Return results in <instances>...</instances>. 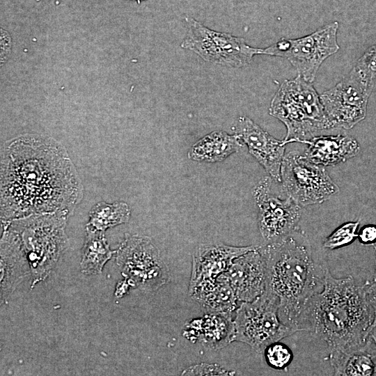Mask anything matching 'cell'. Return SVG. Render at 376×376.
I'll use <instances>...</instances> for the list:
<instances>
[{"label":"cell","mask_w":376,"mask_h":376,"mask_svg":"<svg viewBox=\"0 0 376 376\" xmlns=\"http://www.w3.org/2000/svg\"><path fill=\"white\" fill-rule=\"evenodd\" d=\"M0 188L1 223L33 214H70L84 191L65 148L52 137L36 134L3 144Z\"/></svg>","instance_id":"1"},{"label":"cell","mask_w":376,"mask_h":376,"mask_svg":"<svg viewBox=\"0 0 376 376\" xmlns=\"http://www.w3.org/2000/svg\"><path fill=\"white\" fill-rule=\"evenodd\" d=\"M374 318L364 286L352 276L336 279L328 269L322 290L306 302L296 329L325 341L329 352H340L366 343Z\"/></svg>","instance_id":"2"},{"label":"cell","mask_w":376,"mask_h":376,"mask_svg":"<svg viewBox=\"0 0 376 376\" xmlns=\"http://www.w3.org/2000/svg\"><path fill=\"white\" fill-rule=\"evenodd\" d=\"M258 249L266 263L265 290L278 297L281 320L297 332V319L308 299L322 290L329 267L314 258L300 229Z\"/></svg>","instance_id":"3"},{"label":"cell","mask_w":376,"mask_h":376,"mask_svg":"<svg viewBox=\"0 0 376 376\" xmlns=\"http://www.w3.org/2000/svg\"><path fill=\"white\" fill-rule=\"evenodd\" d=\"M269 114L286 127V143H302L316 132L331 128L320 95L299 75L281 83L271 101Z\"/></svg>","instance_id":"4"},{"label":"cell","mask_w":376,"mask_h":376,"mask_svg":"<svg viewBox=\"0 0 376 376\" xmlns=\"http://www.w3.org/2000/svg\"><path fill=\"white\" fill-rule=\"evenodd\" d=\"M279 304L278 297L267 290L251 301L242 302L233 320V341L244 343L263 353L269 345L295 333L281 320Z\"/></svg>","instance_id":"5"},{"label":"cell","mask_w":376,"mask_h":376,"mask_svg":"<svg viewBox=\"0 0 376 376\" xmlns=\"http://www.w3.org/2000/svg\"><path fill=\"white\" fill-rule=\"evenodd\" d=\"M338 26V22H333L299 38H283L261 49L260 54L287 59L298 75L312 84L324 60L340 49L337 41Z\"/></svg>","instance_id":"6"},{"label":"cell","mask_w":376,"mask_h":376,"mask_svg":"<svg viewBox=\"0 0 376 376\" xmlns=\"http://www.w3.org/2000/svg\"><path fill=\"white\" fill-rule=\"evenodd\" d=\"M281 182L286 196L301 207L321 203L339 191L322 166L295 151L283 158Z\"/></svg>","instance_id":"7"},{"label":"cell","mask_w":376,"mask_h":376,"mask_svg":"<svg viewBox=\"0 0 376 376\" xmlns=\"http://www.w3.org/2000/svg\"><path fill=\"white\" fill-rule=\"evenodd\" d=\"M188 31L181 47L203 60L230 68L248 65L261 49L246 44L242 38L212 30L193 18H188Z\"/></svg>","instance_id":"8"},{"label":"cell","mask_w":376,"mask_h":376,"mask_svg":"<svg viewBox=\"0 0 376 376\" xmlns=\"http://www.w3.org/2000/svg\"><path fill=\"white\" fill-rule=\"evenodd\" d=\"M117 263L134 285L156 290L169 280V269L148 237L126 235L117 251Z\"/></svg>","instance_id":"9"},{"label":"cell","mask_w":376,"mask_h":376,"mask_svg":"<svg viewBox=\"0 0 376 376\" xmlns=\"http://www.w3.org/2000/svg\"><path fill=\"white\" fill-rule=\"evenodd\" d=\"M272 178L265 177L255 186L253 195L258 207V224L266 243L278 241L299 230L301 206L287 196L281 198L272 190Z\"/></svg>","instance_id":"10"},{"label":"cell","mask_w":376,"mask_h":376,"mask_svg":"<svg viewBox=\"0 0 376 376\" xmlns=\"http://www.w3.org/2000/svg\"><path fill=\"white\" fill-rule=\"evenodd\" d=\"M373 86L363 81L352 70L333 88L320 95L331 128H352L366 115Z\"/></svg>","instance_id":"11"},{"label":"cell","mask_w":376,"mask_h":376,"mask_svg":"<svg viewBox=\"0 0 376 376\" xmlns=\"http://www.w3.org/2000/svg\"><path fill=\"white\" fill-rule=\"evenodd\" d=\"M235 134L245 144L249 153L275 182H281V167L284 157L285 140H278L249 118L242 116L236 120Z\"/></svg>","instance_id":"12"},{"label":"cell","mask_w":376,"mask_h":376,"mask_svg":"<svg viewBox=\"0 0 376 376\" xmlns=\"http://www.w3.org/2000/svg\"><path fill=\"white\" fill-rule=\"evenodd\" d=\"M224 274L241 302L251 301L265 291L266 263L258 246L234 259Z\"/></svg>","instance_id":"13"},{"label":"cell","mask_w":376,"mask_h":376,"mask_svg":"<svg viewBox=\"0 0 376 376\" xmlns=\"http://www.w3.org/2000/svg\"><path fill=\"white\" fill-rule=\"evenodd\" d=\"M255 247V246H232L223 244L199 245L192 258L189 288L216 281L227 271L234 259Z\"/></svg>","instance_id":"14"},{"label":"cell","mask_w":376,"mask_h":376,"mask_svg":"<svg viewBox=\"0 0 376 376\" xmlns=\"http://www.w3.org/2000/svg\"><path fill=\"white\" fill-rule=\"evenodd\" d=\"M235 327L230 313L211 312L187 322L182 336L210 350H219L233 342Z\"/></svg>","instance_id":"15"},{"label":"cell","mask_w":376,"mask_h":376,"mask_svg":"<svg viewBox=\"0 0 376 376\" xmlns=\"http://www.w3.org/2000/svg\"><path fill=\"white\" fill-rule=\"evenodd\" d=\"M308 144L305 156L320 166H335L355 157L360 146L352 136L344 134L313 136L302 141Z\"/></svg>","instance_id":"16"},{"label":"cell","mask_w":376,"mask_h":376,"mask_svg":"<svg viewBox=\"0 0 376 376\" xmlns=\"http://www.w3.org/2000/svg\"><path fill=\"white\" fill-rule=\"evenodd\" d=\"M328 359L335 375H376V345L369 335L366 343L345 351L329 352Z\"/></svg>","instance_id":"17"},{"label":"cell","mask_w":376,"mask_h":376,"mask_svg":"<svg viewBox=\"0 0 376 376\" xmlns=\"http://www.w3.org/2000/svg\"><path fill=\"white\" fill-rule=\"evenodd\" d=\"M189 295L210 312L231 313L237 308L238 300L224 273L214 281L189 288Z\"/></svg>","instance_id":"18"},{"label":"cell","mask_w":376,"mask_h":376,"mask_svg":"<svg viewBox=\"0 0 376 376\" xmlns=\"http://www.w3.org/2000/svg\"><path fill=\"white\" fill-rule=\"evenodd\" d=\"M242 144L235 134L230 135L221 130L213 131L197 141L187 155L190 159L196 162H219L237 152Z\"/></svg>","instance_id":"19"},{"label":"cell","mask_w":376,"mask_h":376,"mask_svg":"<svg viewBox=\"0 0 376 376\" xmlns=\"http://www.w3.org/2000/svg\"><path fill=\"white\" fill-rule=\"evenodd\" d=\"M114 252L109 248L104 232L86 230L80 263L81 272L86 274H100Z\"/></svg>","instance_id":"20"},{"label":"cell","mask_w":376,"mask_h":376,"mask_svg":"<svg viewBox=\"0 0 376 376\" xmlns=\"http://www.w3.org/2000/svg\"><path fill=\"white\" fill-rule=\"evenodd\" d=\"M130 214V207L125 202H99L89 212L86 230L104 232L107 228L127 222Z\"/></svg>","instance_id":"21"},{"label":"cell","mask_w":376,"mask_h":376,"mask_svg":"<svg viewBox=\"0 0 376 376\" xmlns=\"http://www.w3.org/2000/svg\"><path fill=\"white\" fill-rule=\"evenodd\" d=\"M359 223V219L342 224L324 240L323 246L334 250L351 244L357 237Z\"/></svg>","instance_id":"22"},{"label":"cell","mask_w":376,"mask_h":376,"mask_svg":"<svg viewBox=\"0 0 376 376\" xmlns=\"http://www.w3.org/2000/svg\"><path fill=\"white\" fill-rule=\"evenodd\" d=\"M263 352L267 363L277 370L287 368L293 359L291 350L280 341L269 345Z\"/></svg>","instance_id":"23"},{"label":"cell","mask_w":376,"mask_h":376,"mask_svg":"<svg viewBox=\"0 0 376 376\" xmlns=\"http://www.w3.org/2000/svg\"><path fill=\"white\" fill-rule=\"evenodd\" d=\"M352 70L363 81L374 86L376 80V45L363 53Z\"/></svg>","instance_id":"24"},{"label":"cell","mask_w":376,"mask_h":376,"mask_svg":"<svg viewBox=\"0 0 376 376\" xmlns=\"http://www.w3.org/2000/svg\"><path fill=\"white\" fill-rule=\"evenodd\" d=\"M357 238L364 245L376 243V226L373 224L363 226L358 232Z\"/></svg>","instance_id":"25"},{"label":"cell","mask_w":376,"mask_h":376,"mask_svg":"<svg viewBox=\"0 0 376 376\" xmlns=\"http://www.w3.org/2000/svg\"><path fill=\"white\" fill-rule=\"evenodd\" d=\"M366 294L368 295H376V277L374 281L372 282L367 281L366 283L363 285Z\"/></svg>","instance_id":"26"},{"label":"cell","mask_w":376,"mask_h":376,"mask_svg":"<svg viewBox=\"0 0 376 376\" xmlns=\"http://www.w3.org/2000/svg\"><path fill=\"white\" fill-rule=\"evenodd\" d=\"M367 297L369 301H370L374 309L375 318H374V322H373V328L374 327L376 326V295H367Z\"/></svg>","instance_id":"27"},{"label":"cell","mask_w":376,"mask_h":376,"mask_svg":"<svg viewBox=\"0 0 376 376\" xmlns=\"http://www.w3.org/2000/svg\"><path fill=\"white\" fill-rule=\"evenodd\" d=\"M370 337L372 338V339L373 340L374 343L376 345V326L374 327L371 329V331L370 332Z\"/></svg>","instance_id":"28"},{"label":"cell","mask_w":376,"mask_h":376,"mask_svg":"<svg viewBox=\"0 0 376 376\" xmlns=\"http://www.w3.org/2000/svg\"><path fill=\"white\" fill-rule=\"evenodd\" d=\"M135 1H137L139 3L143 0H135Z\"/></svg>","instance_id":"29"}]
</instances>
